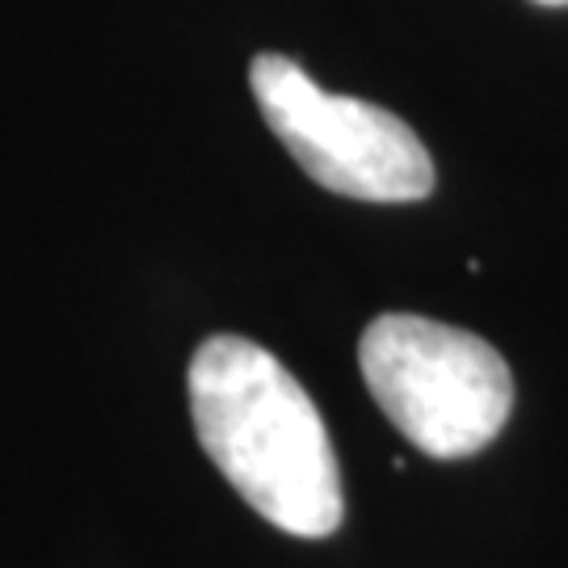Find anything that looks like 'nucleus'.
<instances>
[{"instance_id": "7ed1b4c3", "label": "nucleus", "mask_w": 568, "mask_h": 568, "mask_svg": "<svg viewBox=\"0 0 568 568\" xmlns=\"http://www.w3.org/2000/svg\"><path fill=\"white\" fill-rule=\"evenodd\" d=\"M270 131L307 178L358 203H417L434 190V161L405 119L363 98H337L286 55L248 68Z\"/></svg>"}, {"instance_id": "20e7f679", "label": "nucleus", "mask_w": 568, "mask_h": 568, "mask_svg": "<svg viewBox=\"0 0 568 568\" xmlns=\"http://www.w3.org/2000/svg\"><path fill=\"white\" fill-rule=\"evenodd\" d=\"M535 4H548V9H560V4H568V0H535Z\"/></svg>"}, {"instance_id": "f03ea898", "label": "nucleus", "mask_w": 568, "mask_h": 568, "mask_svg": "<svg viewBox=\"0 0 568 568\" xmlns=\"http://www.w3.org/2000/svg\"><path fill=\"white\" fill-rule=\"evenodd\" d=\"M363 379L387 422L434 459L485 450L514 408L506 358L476 333L392 312L358 345Z\"/></svg>"}, {"instance_id": "f257e3e1", "label": "nucleus", "mask_w": 568, "mask_h": 568, "mask_svg": "<svg viewBox=\"0 0 568 568\" xmlns=\"http://www.w3.org/2000/svg\"><path fill=\"white\" fill-rule=\"evenodd\" d=\"M199 443L227 485L286 535L342 527L345 497L328 429L304 384L270 349L220 333L190 363Z\"/></svg>"}]
</instances>
